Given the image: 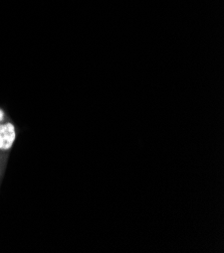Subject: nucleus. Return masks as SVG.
<instances>
[{
	"label": "nucleus",
	"mask_w": 224,
	"mask_h": 253,
	"mask_svg": "<svg viewBox=\"0 0 224 253\" xmlns=\"http://www.w3.org/2000/svg\"><path fill=\"white\" fill-rule=\"evenodd\" d=\"M2 146H3V140H2L1 136H0V149H2Z\"/></svg>",
	"instance_id": "3"
},
{
	"label": "nucleus",
	"mask_w": 224,
	"mask_h": 253,
	"mask_svg": "<svg viewBox=\"0 0 224 253\" xmlns=\"http://www.w3.org/2000/svg\"><path fill=\"white\" fill-rule=\"evenodd\" d=\"M0 136H1L3 140V150H8L11 148L15 138H16V132L15 127L12 123H5L0 125Z\"/></svg>",
	"instance_id": "1"
},
{
	"label": "nucleus",
	"mask_w": 224,
	"mask_h": 253,
	"mask_svg": "<svg viewBox=\"0 0 224 253\" xmlns=\"http://www.w3.org/2000/svg\"><path fill=\"white\" fill-rule=\"evenodd\" d=\"M3 118H4V112L0 109V122L3 120Z\"/></svg>",
	"instance_id": "2"
}]
</instances>
